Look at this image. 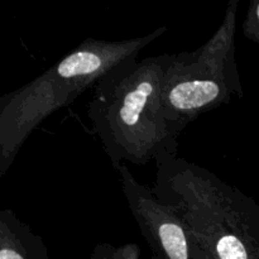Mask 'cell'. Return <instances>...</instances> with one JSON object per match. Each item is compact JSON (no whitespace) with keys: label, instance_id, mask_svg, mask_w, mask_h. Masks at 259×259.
Returning a JSON list of instances; mask_svg holds the SVG:
<instances>
[{"label":"cell","instance_id":"obj_1","mask_svg":"<svg viewBox=\"0 0 259 259\" xmlns=\"http://www.w3.org/2000/svg\"><path fill=\"white\" fill-rule=\"evenodd\" d=\"M169 55L129 58L94 86L88 116L114 168L177 157L180 129L167 121L162 86Z\"/></svg>","mask_w":259,"mask_h":259},{"label":"cell","instance_id":"obj_2","mask_svg":"<svg viewBox=\"0 0 259 259\" xmlns=\"http://www.w3.org/2000/svg\"><path fill=\"white\" fill-rule=\"evenodd\" d=\"M167 27L137 38H88L22 88L0 98V176L12 167L30 134L50 115L94 88L105 73L166 33Z\"/></svg>","mask_w":259,"mask_h":259},{"label":"cell","instance_id":"obj_3","mask_svg":"<svg viewBox=\"0 0 259 259\" xmlns=\"http://www.w3.org/2000/svg\"><path fill=\"white\" fill-rule=\"evenodd\" d=\"M153 192L174 207L210 259H259V207L205 167L180 157L156 163Z\"/></svg>","mask_w":259,"mask_h":259},{"label":"cell","instance_id":"obj_4","mask_svg":"<svg viewBox=\"0 0 259 259\" xmlns=\"http://www.w3.org/2000/svg\"><path fill=\"white\" fill-rule=\"evenodd\" d=\"M239 0H230L222 24L205 45L192 52L169 55L162 86L167 121L184 132L187 124L233 96H242L235 62V30Z\"/></svg>","mask_w":259,"mask_h":259},{"label":"cell","instance_id":"obj_5","mask_svg":"<svg viewBox=\"0 0 259 259\" xmlns=\"http://www.w3.org/2000/svg\"><path fill=\"white\" fill-rule=\"evenodd\" d=\"M116 171L129 210L153 253L152 259H210L174 207L137 181L125 163Z\"/></svg>","mask_w":259,"mask_h":259},{"label":"cell","instance_id":"obj_6","mask_svg":"<svg viewBox=\"0 0 259 259\" xmlns=\"http://www.w3.org/2000/svg\"><path fill=\"white\" fill-rule=\"evenodd\" d=\"M0 259H51L42 238L10 209L0 211Z\"/></svg>","mask_w":259,"mask_h":259},{"label":"cell","instance_id":"obj_7","mask_svg":"<svg viewBox=\"0 0 259 259\" xmlns=\"http://www.w3.org/2000/svg\"><path fill=\"white\" fill-rule=\"evenodd\" d=\"M141 248L136 243L114 245L111 243H99L89 259H139Z\"/></svg>","mask_w":259,"mask_h":259}]
</instances>
